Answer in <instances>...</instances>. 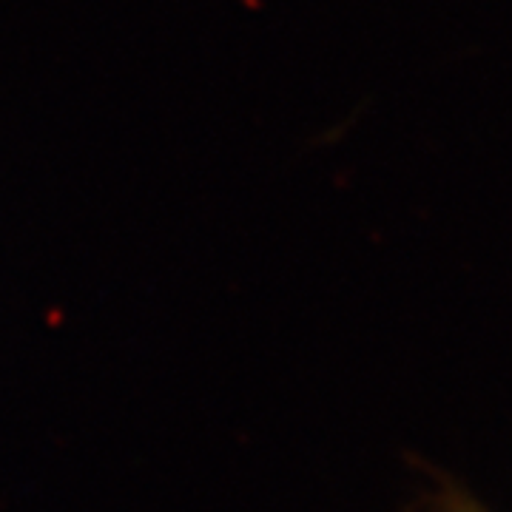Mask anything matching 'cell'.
<instances>
[{
  "mask_svg": "<svg viewBox=\"0 0 512 512\" xmlns=\"http://www.w3.org/2000/svg\"><path fill=\"white\" fill-rule=\"evenodd\" d=\"M427 512H487L478 501H473L470 495H464L461 490H441L430 504Z\"/></svg>",
  "mask_w": 512,
  "mask_h": 512,
  "instance_id": "6da1fadb",
  "label": "cell"
}]
</instances>
